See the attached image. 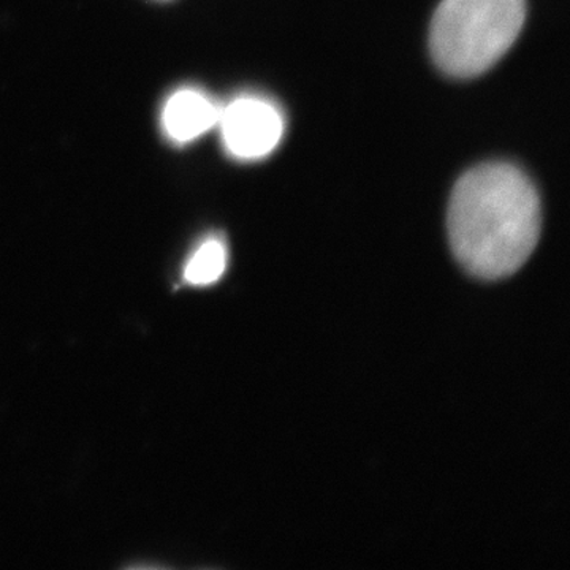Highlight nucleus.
<instances>
[{"label":"nucleus","instance_id":"7ed1b4c3","mask_svg":"<svg viewBox=\"0 0 570 570\" xmlns=\"http://www.w3.org/2000/svg\"><path fill=\"white\" fill-rule=\"evenodd\" d=\"M220 135L225 151L238 160L269 156L283 140L285 122L275 104L257 96L236 97L220 107Z\"/></svg>","mask_w":570,"mask_h":570},{"label":"nucleus","instance_id":"f257e3e1","mask_svg":"<svg viewBox=\"0 0 570 570\" xmlns=\"http://www.w3.org/2000/svg\"><path fill=\"white\" fill-rule=\"evenodd\" d=\"M542 212L534 184L510 164H485L461 176L450 197V246L480 279L519 272L539 242Z\"/></svg>","mask_w":570,"mask_h":570},{"label":"nucleus","instance_id":"f03ea898","mask_svg":"<svg viewBox=\"0 0 570 570\" xmlns=\"http://www.w3.org/2000/svg\"><path fill=\"white\" fill-rule=\"evenodd\" d=\"M524 17V0H442L431 22V56L450 77H478L515 43Z\"/></svg>","mask_w":570,"mask_h":570},{"label":"nucleus","instance_id":"39448f33","mask_svg":"<svg viewBox=\"0 0 570 570\" xmlns=\"http://www.w3.org/2000/svg\"><path fill=\"white\" fill-rule=\"evenodd\" d=\"M227 268V246L223 239H205L184 268V279L193 285H209L216 283Z\"/></svg>","mask_w":570,"mask_h":570},{"label":"nucleus","instance_id":"20e7f679","mask_svg":"<svg viewBox=\"0 0 570 570\" xmlns=\"http://www.w3.org/2000/svg\"><path fill=\"white\" fill-rule=\"evenodd\" d=\"M220 107L198 89H179L164 105V134L176 145L197 140L219 121Z\"/></svg>","mask_w":570,"mask_h":570}]
</instances>
